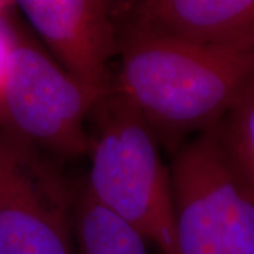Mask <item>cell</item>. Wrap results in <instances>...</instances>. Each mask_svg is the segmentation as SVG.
Listing matches in <instances>:
<instances>
[{"mask_svg":"<svg viewBox=\"0 0 254 254\" xmlns=\"http://www.w3.org/2000/svg\"><path fill=\"white\" fill-rule=\"evenodd\" d=\"M143 116L119 92L102 95L88 119L91 198L155 245L177 254L170 165Z\"/></svg>","mask_w":254,"mask_h":254,"instance_id":"7a4b0ae2","label":"cell"},{"mask_svg":"<svg viewBox=\"0 0 254 254\" xmlns=\"http://www.w3.org/2000/svg\"><path fill=\"white\" fill-rule=\"evenodd\" d=\"M177 254H254V190L218 126L171 155Z\"/></svg>","mask_w":254,"mask_h":254,"instance_id":"3957f363","label":"cell"},{"mask_svg":"<svg viewBox=\"0 0 254 254\" xmlns=\"http://www.w3.org/2000/svg\"><path fill=\"white\" fill-rule=\"evenodd\" d=\"M253 81L254 54L195 46L119 20L113 91L171 155L218 126Z\"/></svg>","mask_w":254,"mask_h":254,"instance_id":"6da1fadb","label":"cell"},{"mask_svg":"<svg viewBox=\"0 0 254 254\" xmlns=\"http://www.w3.org/2000/svg\"><path fill=\"white\" fill-rule=\"evenodd\" d=\"M63 164L0 125V254H78Z\"/></svg>","mask_w":254,"mask_h":254,"instance_id":"5b68a950","label":"cell"},{"mask_svg":"<svg viewBox=\"0 0 254 254\" xmlns=\"http://www.w3.org/2000/svg\"><path fill=\"white\" fill-rule=\"evenodd\" d=\"M102 95L63 69L17 23L0 125L64 164L88 153V119Z\"/></svg>","mask_w":254,"mask_h":254,"instance_id":"277c9868","label":"cell"},{"mask_svg":"<svg viewBox=\"0 0 254 254\" xmlns=\"http://www.w3.org/2000/svg\"><path fill=\"white\" fill-rule=\"evenodd\" d=\"M14 10L16 3L13 1H4L3 6H0V109L17 31L18 20Z\"/></svg>","mask_w":254,"mask_h":254,"instance_id":"30bf717a","label":"cell"},{"mask_svg":"<svg viewBox=\"0 0 254 254\" xmlns=\"http://www.w3.org/2000/svg\"><path fill=\"white\" fill-rule=\"evenodd\" d=\"M16 7L63 69L100 93L113 89L119 61L116 1L21 0Z\"/></svg>","mask_w":254,"mask_h":254,"instance_id":"8992f818","label":"cell"},{"mask_svg":"<svg viewBox=\"0 0 254 254\" xmlns=\"http://www.w3.org/2000/svg\"><path fill=\"white\" fill-rule=\"evenodd\" d=\"M73 222L78 254H148L144 237L96 203L83 184L75 190Z\"/></svg>","mask_w":254,"mask_h":254,"instance_id":"ba28073f","label":"cell"},{"mask_svg":"<svg viewBox=\"0 0 254 254\" xmlns=\"http://www.w3.org/2000/svg\"><path fill=\"white\" fill-rule=\"evenodd\" d=\"M227 153L254 190V81L218 125Z\"/></svg>","mask_w":254,"mask_h":254,"instance_id":"9c48e42d","label":"cell"},{"mask_svg":"<svg viewBox=\"0 0 254 254\" xmlns=\"http://www.w3.org/2000/svg\"><path fill=\"white\" fill-rule=\"evenodd\" d=\"M3 3H4V1H0V6H3Z\"/></svg>","mask_w":254,"mask_h":254,"instance_id":"8fae6325","label":"cell"},{"mask_svg":"<svg viewBox=\"0 0 254 254\" xmlns=\"http://www.w3.org/2000/svg\"><path fill=\"white\" fill-rule=\"evenodd\" d=\"M119 20L195 46L254 54V0L116 1Z\"/></svg>","mask_w":254,"mask_h":254,"instance_id":"52a82bcc","label":"cell"}]
</instances>
